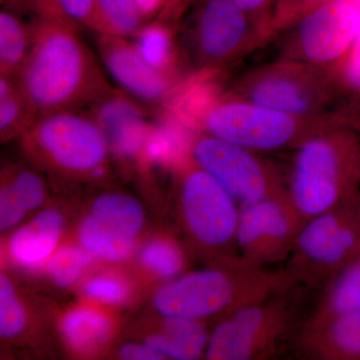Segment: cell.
<instances>
[{"mask_svg":"<svg viewBox=\"0 0 360 360\" xmlns=\"http://www.w3.org/2000/svg\"><path fill=\"white\" fill-rule=\"evenodd\" d=\"M33 25L32 49L14 77L37 118L84 110L115 89L77 27L49 20H33Z\"/></svg>","mask_w":360,"mask_h":360,"instance_id":"obj_1","label":"cell"},{"mask_svg":"<svg viewBox=\"0 0 360 360\" xmlns=\"http://www.w3.org/2000/svg\"><path fill=\"white\" fill-rule=\"evenodd\" d=\"M283 270H271L239 259L182 274L156 292L155 309L165 316L202 321L231 315L290 290Z\"/></svg>","mask_w":360,"mask_h":360,"instance_id":"obj_2","label":"cell"},{"mask_svg":"<svg viewBox=\"0 0 360 360\" xmlns=\"http://www.w3.org/2000/svg\"><path fill=\"white\" fill-rule=\"evenodd\" d=\"M360 250V200L355 196L305 221L284 271L293 284L328 283Z\"/></svg>","mask_w":360,"mask_h":360,"instance_id":"obj_3","label":"cell"},{"mask_svg":"<svg viewBox=\"0 0 360 360\" xmlns=\"http://www.w3.org/2000/svg\"><path fill=\"white\" fill-rule=\"evenodd\" d=\"M354 172L355 158L347 142L312 137L298 150L286 191L307 221L354 196Z\"/></svg>","mask_w":360,"mask_h":360,"instance_id":"obj_4","label":"cell"},{"mask_svg":"<svg viewBox=\"0 0 360 360\" xmlns=\"http://www.w3.org/2000/svg\"><path fill=\"white\" fill-rule=\"evenodd\" d=\"M28 150L49 165L75 174H104L108 139L98 123L84 111L40 116L25 132Z\"/></svg>","mask_w":360,"mask_h":360,"instance_id":"obj_5","label":"cell"},{"mask_svg":"<svg viewBox=\"0 0 360 360\" xmlns=\"http://www.w3.org/2000/svg\"><path fill=\"white\" fill-rule=\"evenodd\" d=\"M285 293L225 317L210 335L206 359H264L274 354L290 333L295 319L293 307Z\"/></svg>","mask_w":360,"mask_h":360,"instance_id":"obj_6","label":"cell"},{"mask_svg":"<svg viewBox=\"0 0 360 360\" xmlns=\"http://www.w3.org/2000/svg\"><path fill=\"white\" fill-rule=\"evenodd\" d=\"M182 219L191 239L227 260L238 259L240 205L221 184L198 167L184 175L180 186Z\"/></svg>","mask_w":360,"mask_h":360,"instance_id":"obj_7","label":"cell"},{"mask_svg":"<svg viewBox=\"0 0 360 360\" xmlns=\"http://www.w3.org/2000/svg\"><path fill=\"white\" fill-rule=\"evenodd\" d=\"M305 224L286 193L240 206L238 255L258 266L286 260Z\"/></svg>","mask_w":360,"mask_h":360,"instance_id":"obj_8","label":"cell"},{"mask_svg":"<svg viewBox=\"0 0 360 360\" xmlns=\"http://www.w3.org/2000/svg\"><path fill=\"white\" fill-rule=\"evenodd\" d=\"M191 151L196 165L217 179L240 206L286 193L250 149L208 135L196 139Z\"/></svg>","mask_w":360,"mask_h":360,"instance_id":"obj_9","label":"cell"},{"mask_svg":"<svg viewBox=\"0 0 360 360\" xmlns=\"http://www.w3.org/2000/svg\"><path fill=\"white\" fill-rule=\"evenodd\" d=\"M208 135L250 150H274L297 137V123L286 113L257 104H214L201 116Z\"/></svg>","mask_w":360,"mask_h":360,"instance_id":"obj_10","label":"cell"},{"mask_svg":"<svg viewBox=\"0 0 360 360\" xmlns=\"http://www.w3.org/2000/svg\"><path fill=\"white\" fill-rule=\"evenodd\" d=\"M96 44L101 63L120 90L155 111L172 103L176 80L149 65L131 39L96 34Z\"/></svg>","mask_w":360,"mask_h":360,"instance_id":"obj_11","label":"cell"},{"mask_svg":"<svg viewBox=\"0 0 360 360\" xmlns=\"http://www.w3.org/2000/svg\"><path fill=\"white\" fill-rule=\"evenodd\" d=\"M103 130L108 146L123 158L146 156L153 130L150 108L135 101L122 90L112 89L85 108Z\"/></svg>","mask_w":360,"mask_h":360,"instance_id":"obj_12","label":"cell"},{"mask_svg":"<svg viewBox=\"0 0 360 360\" xmlns=\"http://www.w3.org/2000/svg\"><path fill=\"white\" fill-rule=\"evenodd\" d=\"M359 25V11L347 0H328L314 7L300 26L305 56L316 63L338 58L355 41Z\"/></svg>","mask_w":360,"mask_h":360,"instance_id":"obj_13","label":"cell"},{"mask_svg":"<svg viewBox=\"0 0 360 360\" xmlns=\"http://www.w3.org/2000/svg\"><path fill=\"white\" fill-rule=\"evenodd\" d=\"M193 44L201 63H221L238 51L248 32L246 13L231 0H200L194 13Z\"/></svg>","mask_w":360,"mask_h":360,"instance_id":"obj_14","label":"cell"},{"mask_svg":"<svg viewBox=\"0 0 360 360\" xmlns=\"http://www.w3.org/2000/svg\"><path fill=\"white\" fill-rule=\"evenodd\" d=\"M298 348L311 359H360V311L309 319L298 338Z\"/></svg>","mask_w":360,"mask_h":360,"instance_id":"obj_15","label":"cell"},{"mask_svg":"<svg viewBox=\"0 0 360 360\" xmlns=\"http://www.w3.org/2000/svg\"><path fill=\"white\" fill-rule=\"evenodd\" d=\"M143 212L139 201L123 193L99 196L84 224L97 238L111 243L130 245L141 229Z\"/></svg>","mask_w":360,"mask_h":360,"instance_id":"obj_16","label":"cell"},{"mask_svg":"<svg viewBox=\"0 0 360 360\" xmlns=\"http://www.w3.org/2000/svg\"><path fill=\"white\" fill-rule=\"evenodd\" d=\"M63 229L61 215L45 210L13 234L9 243L11 255L26 266L41 264L53 252Z\"/></svg>","mask_w":360,"mask_h":360,"instance_id":"obj_17","label":"cell"},{"mask_svg":"<svg viewBox=\"0 0 360 360\" xmlns=\"http://www.w3.org/2000/svg\"><path fill=\"white\" fill-rule=\"evenodd\" d=\"M210 338L202 321L165 316L161 333L149 336L146 343L165 357L193 360L205 354Z\"/></svg>","mask_w":360,"mask_h":360,"instance_id":"obj_18","label":"cell"},{"mask_svg":"<svg viewBox=\"0 0 360 360\" xmlns=\"http://www.w3.org/2000/svg\"><path fill=\"white\" fill-rule=\"evenodd\" d=\"M130 39L149 65L176 80V44L172 27L168 22L167 9H163Z\"/></svg>","mask_w":360,"mask_h":360,"instance_id":"obj_19","label":"cell"},{"mask_svg":"<svg viewBox=\"0 0 360 360\" xmlns=\"http://www.w3.org/2000/svg\"><path fill=\"white\" fill-rule=\"evenodd\" d=\"M34 25L18 9L4 6L0 11V75H15L32 49Z\"/></svg>","mask_w":360,"mask_h":360,"instance_id":"obj_20","label":"cell"},{"mask_svg":"<svg viewBox=\"0 0 360 360\" xmlns=\"http://www.w3.org/2000/svg\"><path fill=\"white\" fill-rule=\"evenodd\" d=\"M350 311H360V250L326 283L310 319Z\"/></svg>","mask_w":360,"mask_h":360,"instance_id":"obj_21","label":"cell"},{"mask_svg":"<svg viewBox=\"0 0 360 360\" xmlns=\"http://www.w3.org/2000/svg\"><path fill=\"white\" fill-rule=\"evenodd\" d=\"M61 328L71 347L87 352L108 340L111 324L110 319L101 312L82 307L71 310L66 315Z\"/></svg>","mask_w":360,"mask_h":360,"instance_id":"obj_22","label":"cell"},{"mask_svg":"<svg viewBox=\"0 0 360 360\" xmlns=\"http://www.w3.org/2000/svg\"><path fill=\"white\" fill-rule=\"evenodd\" d=\"M253 103L286 115L309 110V97L295 82L285 78L271 77L255 85L251 92Z\"/></svg>","mask_w":360,"mask_h":360,"instance_id":"obj_23","label":"cell"},{"mask_svg":"<svg viewBox=\"0 0 360 360\" xmlns=\"http://www.w3.org/2000/svg\"><path fill=\"white\" fill-rule=\"evenodd\" d=\"M14 75H0V131L2 139L25 132L37 120Z\"/></svg>","mask_w":360,"mask_h":360,"instance_id":"obj_24","label":"cell"},{"mask_svg":"<svg viewBox=\"0 0 360 360\" xmlns=\"http://www.w3.org/2000/svg\"><path fill=\"white\" fill-rule=\"evenodd\" d=\"M103 23L101 34L132 39L149 21L135 0H97Z\"/></svg>","mask_w":360,"mask_h":360,"instance_id":"obj_25","label":"cell"},{"mask_svg":"<svg viewBox=\"0 0 360 360\" xmlns=\"http://www.w3.org/2000/svg\"><path fill=\"white\" fill-rule=\"evenodd\" d=\"M141 260L146 267L165 278L181 276L186 260L179 245L167 239H158L148 243L141 252Z\"/></svg>","mask_w":360,"mask_h":360,"instance_id":"obj_26","label":"cell"},{"mask_svg":"<svg viewBox=\"0 0 360 360\" xmlns=\"http://www.w3.org/2000/svg\"><path fill=\"white\" fill-rule=\"evenodd\" d=\"M91 260V252L89 250L77 246H65L51 257L47 271L58 285H71L79 278Z\"/></svg>","mask_w":360,"mask_h":360,"instance_id":"obj_27","label":"cell"},{"mask_svg":"<svg viewBox=\"0 0 360 360\" xmlns=\"http://www.w3.org/2000/svg\"><path fill=\"white\" fill-rule=\"evenodd\" d=\"M25 312L16 297L13 284L6 276L0 277V333L13 338L25 328Z\"/></svg>","mask_w":360,"mask_h":360,"instance_id":"obj_28","label":"cell"},{"mask_svg":"<svg viewBox=\"0 0 360 360\" xmlns=\"http://www.w3.org/2000/svg\"><path fill=\"white\" fill-rule=\"evenodd\" d=\"M26 210L39 207L44 200V180L32 170H20L6 184Z\"/></svg>","mask_w":360,"mask_h":360,"instance_id":"obj_29","label":"cell"},{"mask_svg":"<svg viewBox=\"0 0 360 360\" xmlns=\"http://www.w3.org/2000/svg\"><path fill=\"white\" fill-rule=\"evenodd\" d=\"M63 15L77 27H84L96 34L103 33L97 0H58Z\"/></svg>","mask_w":360,"mask_h":360,"instance_id":"obj_30","label":"cell"},{"mask_svg":"<svg viewBox=\"0 0 360 360\" xmlns=\"http://www.w3.org/2000/svg\"><path fill=\"white\" fill-rule=\"evenodd\" d=\"M84 293L91 298L108 303L122 302L127 295L124 284L111 277H96L85 284Z\"/></svg>","mask_w":360,"mask_h":360,"instance_id":"obj_31","label":"cell"},{"mask_svg":"<svg viewBox=\"0 0 360 360\" xmlns=\"http://www.w3.org/2000/svg\"><path fill=\"white\" fill-rule=\"evenodd\" d=\"M25 208L6 186L0 193V229L7 231L18 224L25 214Z\"/></svg>","mask_w":360,"mask_h":360,"instance_id":"obj_32","label":"cell"},{"mask_svg":"<svg viewBox=\"0 0 360 360\" xmlns=\"http://www.w3.org/2000/svg\"><path fill=\"white\" fill-rule=\"evenodd\" d=\"M120 356L123 359L129 360H158L165 359L162 354L156 352L155 349L149 347L146 343V345H135V343L123 345L122 349H120Z\"/></svg>","mask_w":360,"mask_h":360,"instance_id":"obj_33","label":"cell"},{"mask_svg":"<svg viewBox=\"0 0 360 360\" xmlns=\"http://www.w3.org/2000/svg\"><path fill=\"white\" fill-rule=\"evenodd\" d=\"M148 21L155 18L172 0H135Z\"/></svg>","mask_w":360,"mask_h":360,"instance_id":"obj_34","label":"cell"},{"mask_svg":"<svg viewBox=\"0 0 360 360\" xmlns=\"http://www.w3.org/2000/svg\"><path fill=\"white\" fill-rule=\"evenodd\" d=\"M347 75L350 82L360 89V47H355L354 56L348 65Z\"/></svg>","mask_w":360,"mask_h":360,"instance_id":"obj_35","label":"cell"},{"mask_svg":"<svg viewBox=\"0 0 360 360\" xmlns=\"http://www.w3.org/2000/svg\"><path fill=\"white\" fill-rule=\"evenodd\" d=\"M245 13H257L266 7L270 0H231Z\"/></svg>","mask_w":360,"mask_h":360,"instance_id":"obj_36","label":"cell"},{"mask_svg":"<svg viewBox=\"0 0 360 360\" xmlns=\"http://www.w3.org/2000/svg\"><path fill=\"white\" fill-rule=\"evenodd\" d=\"M302 6L309 7L310 9L314 7L319 6V4H323V2L328 1V0H300Z\"/></svg>","mask_w":360,"mask_h":360,"instance_id":"obj_37","label":"cell"},{"mask_svg":"<svg viewBox=\"0 0 360 360\" xmlns=\"http://www.w3.org/2000/svg\"><path fill=\"white\" fill-rule=\"evenodd\" d=\"M355 47H360V25L359 32H357L356 39H355Z\"/></svg>","mask_w":360,"mask_h":360,"instance_id":"obj_38","label":"cell"}]
</instances>
